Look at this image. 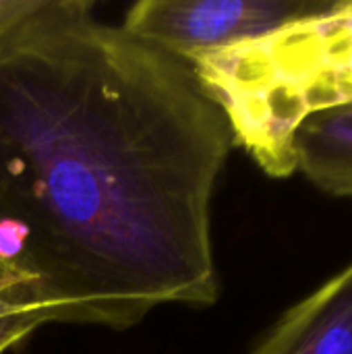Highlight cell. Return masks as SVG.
Here are the masks:
<instances>
[{"mask_svg":"<svg viewBox=\"0 0 352 354\" xmlns=\"http://www.w3.org/2000/svg\"><path fill=\"white\" fill-rule=\"evenodd\" d=\"M91 0L0 41V272L48 326L124 332L168 305L212 307V203L234 145L193 68Z\"/></svg>","mask_w":352,"mask_h":354,"instance_id":"obj_1","label":"cell"},{"mask_svg":"<svg viewBox=\"0 0 352 354\" xmlns=\"http://www.w3.org/2000/svg\"><path fill=\"white\" fill-rule=\"evenodd\" d=\"M224 114L234 145L274 178L297 172L295 135L352 104V0L324 2L259 37L187 62Z\"/></svg>","mask_w":352,"mask_h":354,"instance_id":"obj_2","label":"cell"},{"mask_svg":"<svg viewBox=\"0 0 352 354\" xmlns=\"http://www.w3.org/2000/svg\"><path fill=\"white\" fill-rule=\"evenodd\" d=\"M319 0H139L120 29L141 44L189 62L259 37L317 10Z\"/></svg>","mask_w":352,"mask_h":354,"instance_id":"obj_3","label":"cell"},{"mask_svg":"<svg viewBox=\"0 0 352 354\" xmlns=\"http://www.w3.org/2000/svg\"><path fill=\"white\" fill-rule=\"evenodd\" d=\"M249 354H352V261L284 311Z\"/></svg>","mask_w":352,"mask_h":354,"instance_id":"obj_4","label":"cell"},{"mask_svg":"<svg viewBox=\"0 0 352 354\" xmlns=\"http://www.w3.org/2000/svg\"><path fill=\"white\" fill-rule=\"evenodd\" d=\"M295 162L319 191L352 197V104L313 114L299 127Z\"/></svg>","mask_w":352,"mask_h":354,"instance_id":"obj_5","label":"cell"},{"mask_svg":"<svg viewBox=\"0 0 352 354\" xmlns=\"http://www.w3.org/2000/svg\"><path fill=\"white\" fill-rule=\"evenodd\" d=\"M44 326L48 322L29 290L0 272V354L10 353Z\"/></svg>","mask_w":352,"mask_h":354,"instance_id":"obj_6","label":"cell"},{"mask_svg":"<svg viewBox=\"0 0 352 354\" xmlns=\"http://www.w3.org/2000/svg\"><path fill=\"white\" fill-rule=\"evenodd\" d=\"M58 0H0V41L50 12Z\"/></svg>","mask_w":352,"mask_h":354,"instance_id":"obj_7","label":"cell"}]
</instances>
